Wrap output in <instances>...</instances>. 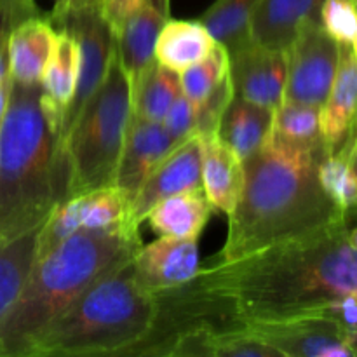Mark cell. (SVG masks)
I'll use <instances>...</instances> for the list:
<instances>
[{
    "label": "cell",
    "instance_id": "cell-2",
    "mask_svg": "<svg viewBox=\"0 0 357 357\" xmlns=\"http://www.w3.org/2000/svg\"><path fill=\"white\" fill-rule=\"evenodd\" d=\"M326 153V146L302 149L268 136L244 160L243 194L229 215V236L216 264L298 239L338 220H352L338 211L321 187L319 162Z\"/></svg>",
    "mask_w": 357,
    "mask_h": 357
},
{
    "label": "cell",
    "instance_id": "cell-35",
    "mask_svg": "<svg viewBox=\"0 0 357 357\" xmlns=\"http://www.w3.org/2000/svg\"><path fill=\"white\" fill-rule=\"evenodd\" d=\"M82 9H96L98 10V0H54V9L49 14V20H56L65 14L73 13V10Z\"/></svg>",
    "mask_w": 357,
    "mask_h": 357
},
{
    "label": "cell",
    "instance_id": "cell-19",
    "mask_svg": "<svg viewBox=\"0 0 357 357\" xmlns=\"http://www.w3.org/2000/svg\"><path fill=\"white\" fill-rule=\"evenodd\" d=\"M201 176L211 208L229 216L243 194L244 162L216 135L201 138Z\"/></svg>",
    "mask_w": 357,
    "mask_h": 357
},
{
    "label": "cell",
    "instance_id": "cell-27",
    "mask_svg": "<svg viewBox=\"0 0 357 357\" xmlns=\"http://www.w3.org/2000/svg\"><path fill=\"white\" fill-rule=\"evenodd\" d=\"M181 94L180 77L153 58L131 86V112L149 121L162 122L173 101Z\"/></svg>",
    "mask_w": 357,
    "mask_h": 357
},
{
    "label": "cell",
    "instance_id": "cell-9",
    "mask_svg": "<svg viewBox=\"0 0 357 357\" xmlns=\"http://www.w3.org/2000/svg\"><path fill=\"white\" fill-rule=\"evenodd\" d=\"M129 211H131V201L115 185L66 199L56 206L47 222L42 225L37 237L35 258L47 255L77 230L108 229L117 225L132 227L129 223Z\"/></svg>",
    "mask_w": 357,
    "mask_h": 357
},
{
    "label": "cell",
    "instance_id": "cell-11",
    "mask_svg": "<svg viewBox=\"0 0 357 357\" xmlns=\"http://www.w3.org/2000/svg\"><path fill=\"white\" fill-rule=\"evenodd\" d=\"M234 91L243 100L275 110L284 100L286 51L261 47L250 38L229 51Z\"/></svg>",
    "mask_w": 357,
    "mask_h": 357
},
{
    "label": "cell",
    "instance_id": "cell-30",
    "mask_svg": "<svg viewBox=\"0 0 357 357\" xmlns=\"http://www.w3.org/2000/svg\"><path fill=\"white\" fill-rule=\"evenodd\" d=\"M230 72V56L223 44L216 42L206 58L187 70L178 73L181 93L194 105L201 103L218 82H222Z\"/></svg>",
    "mask_w": 357,
    "mask_h": 357
},
{
    "label": "cell",
    "instance_id": "cell-3",
    "mask_svg": "<svg viewBox=\"0 0 357 357\" xmlns=\"http://www.w3.org/2000/svg\"><path fill=\"white\" fill-rule=\"evenodd\" d=\"M142 248L129 225L84 229L35 258L20 296L0 324V357H28L45 328L93 282Z\"/></svg>",
    "mask_w": 357,
    "mask_h": 357
},
{
    "label": "cell",
    "instance_id": "cell-6",
    "mask_svg": "<svg viewBox=\"0 0 357 357\" xmlns=\"http://www.w3.org/2000/svg\"><path fill=\"white\" fill-rule=\"evenodd\" d=\"M129 114L131 86L115 49L105 79L61 142L65 201L115 183Z\"/></svg>",
    "mask_w": 357,
    "mask_h": 357
},
{
    "label": "cell",
    "instance_id": "cell-18",
    "mask_svg": "<svg viewBox=\"0 0 357 357\" xmlns=\"http://www.w3.org/2000/svg\"><path fill=\"white\" fill-rule=\"evenodd\" d=\"M237 328H213L208 324L194 326L176 335L162 356L178 357H281L278 351L255 337L250 330L237 323Z\"/></svg>",
    "mask_w": 357,
    "mask_h": 357
},
{
    "label": "cell",
    "instance_id": "cell-7",
    "mask_svg": "<svg viewBox=\"0 0 357 357\" xmlns=\"http://www.w3.org/2000/svg\"><path fill=\"white\" fill-rule=\"evenodd\" d=\"M284 100L321 108L333 84L340 56V44L312 21L298 31L288 51Z\"/></svg>",
    "mask_w": 357,
    "mask_h": 357
},
{
    "label": "cell",
    "instance_id": "cell-42",
    "mask_svg": "<svg viewBox=\"0 0 357 357\" xmlns=\"http://www.w3.org/2000/svg\"><path fill=\"white\" fill-rule=\"evenodd\" d=\"M2 241H3V239H2V237H0V243H2Z\"/></svg>",
    "mask_w": 357,
    "mask_h": 357
},
{
    "label": "cell",
    "instance_id": "cell-15",
    "mask_svg": "<svg viewBox=\"0 0 357 357\" xmlns=\"http://www.w3.org/2000/svg\"><path fill=\"white\" fill-rule=\"evenodd\" d=\"M169 20V0H143L114 35L119 61L129 86L136 82L152 63L155 42Z\"/></svg>",
    "mask_w": 357,
    "mask_h": 357
},
{
    "label": "cell",
    "instance_id": "cell-31",
    "mask_svg": "<svg viewBox=\"0 0 357 357\" xmlns=\"http://www.w3.org/2000/svg\"><path fill=\"white\" fill-rule=\"evenodd\" d=\"M234 96H236V91H234L232 77L229 72V75L222 82L216 84L215 89L201 103L195 105V135L201 138L215 136L218 132L223 112L227 110Z\"/></svg>",
    "mask_w": 357,
    "mask_h": 357
},
{
    "label": "cell",
    "instance_id": "cell-37",
    "mask_svg": "<svg viewBox=\"0 0 357 357\" xmlns=\"http://www.w3.org/2000/svg\"><path fill=\"white\" fill-rule=\"evenodd\" d=\"M10 84H13V80H10L9 75L0 79V126H2V121L7 112V105H9Z\"/></svg>",
    "mask_w": 357,
    "mask_h": 357
},
{
    "label": "cell",
    "instance_id": "cell-34",
    "mask_svg": "<svg viewBox=\"0 0 357 357\" xmlns=\"http://www.w3.org/2000/svg\"><path fill=\"white\" fill-rule=\"evenodd\" d=\"M35 0H0V28L2 30H13L28 17L38 16Z\"/></svg>",
    "mask_w": 357,
    "mask_h": 357
},
{
    "label": "cell",
    "instance_id": "cell-26",
    "mask_svg": "<svg viewBox=\"0 0 357 357\" xmlns=\"http://www.w3.org/2000/svg\"><path fill=\"white\" fill-rule=\"evenodd\" d=\"M42 225L0 243V324L20 296L37 257Z\"/></svg>",
    "mask_w": 357,
    "mask_h": 357
},
{
    "label": "cell",
    "instance_id": "cell-12",
    "mask_svg": "<svg viewBox=\"0 0 357 357\" xmlns=\"http://www.w3.org/2000/svg\"><path fill=\"white\" fill-rule=\"evenodd\" d=\"M199 239L159 236L139 248L131 260L136 282L153 295L174 291L197 275Z\"/></svg>",
    "mask_w": 357,
    "mask_h": 357
},
{
    "label": "cell",
    "instance_id": "cell-32",
    "mask_svg": "<svg viewBox=\"0 0 357 357\" xmlns=\"http://www.w3.org/2000/svg\"><path fill=\"white\" fill-rule=\"evenodd\" d=\"M321 24L338 44H352L357 35V14L352 0H324Z\"/></svg>",
    "mask_w": 357,
    "mask_h": 357
},
{
    "label": "cell",
    "instance_id": "cell-29",
    "mask_svg": "<svg viewBox=\"0 0 357 357\" xmlns=\"http://www.w3.org/2000/svg\"><path fill=\"white\" fill-rule=\"evenodd\" d=\"M258 3L260 0H216L199 21L216 42L232 51L248 38V24Z\"/></svg>",
    "mask_w": 357,
    "mask_h": 357
},
{
    "label": "cell",
    "instance_id": "cell-17",
    "mask_svg": "<svg viewBox=\"0 0 357 357\" xmlns=\"http://www.w3.org/2000/svg\"><path fill=\"white\" fill-rule=\"evenodd\" d=\"M79 66V42L68 30L59 28L54 49H52L51 58H49L44 75L40 79L42 108L47 115L52 129L58 135V146L65 114L72 103L73 94H75Z\"/></svg>",
    "mask_w": 357,
    "mask_h": 357
},
{
    "label": "cell",
    "instance_id": "cell-23",
    "mask_svg": "<svg viewBox=\"0 0 357 357\" xmlns=\"http://www.w3.org/2000/svg\"><path fill=\"white\" fill-rule=\"evenodd\" d=\"M211 211L204 190L197 188L166 197L150 209L145 220L157 236L199 239Z\"/></svg>",
    "mask_w": 357,
    "mask_h": 357
},
{
    "label": "cell",
    "instance_id": "cell-10",
    "mask_svg": "<svg viewBox=\"0 0 357 357\" xmlns=\"http://www.w3.org/2000/svg\"><path fill=\"white\" fill-rule=\"evenodd\" d=\"M241 324L281 357H354L344 328L317 314Z\"/></svg>",
    "mask_w": 357,
    "mask_h": 357
},
{
    "label": "cell",
    "instance_id": "cell-38",
    "mask_svg": "<svg viewBox=\"0 0 357 357\" xmlns=\"http://www.w3.org/2000/svg\"><path fill=\"white\" fill-rule=\"evenodd\" d=\"M345 340H347V345L352 351V354L357 356V328L356 330L345 331Z\"/></svg>",
    "mask_w": 357,
    "mask_h": 357
},
{
    "label": "cell",
    "instance_id": "cell-21",
    "mask_svg": "<svg viewBox=\"0 0 357 357\" xmlns=\"http://www.w3.org/2000/svg\"><path fill=\"white\" fill-rule=\"evenodd\" d=\"M357 112V58L351 44H340L337 73L321 107V135L328 152L340 146Z\"/></svg>",
    "mask_w": 357,
    "mask_h": 357
},
{
    "label": "cell",
    "instance_id": "cell-25",
    "mask_svg": "<svg viewBox=\"0 0 357 357\" xmlns=\"http://www.w3.org/2000/svg\"><path fill=\"white\" fill-rule=\"evenodd\" d=\"M319 181L338 211L351 218L357 215V139L345 138L338 149L323 157Z\"/></svg>",
    "mask_w": 357,
    "mask_h": 357
},
{
    "label": "cell",
    "instance_id": "cell-24",
    "mask_svg": "<svg viewBox=\"0 0 357 357\" xmlns=\"http://www.w3.org/2000/svg\"><path fill=\"white\" fill-rule=\"evenodd\" d=\"M216 40L201 21L167 20L155 42L153 58L180 73L211 52Z\"/></svg>",
    "mask_w": 357,
    "mask_h": 357
},
{
    "label": "cell",
    "instance_id": "cell-22",
    "mask_svg": "<svg viewBox=\"0 0 357 357\" xmlns=\"http://www.w3.org/2000/svg\"><path fill=\"white\" fill-rule=\"evenodd\" d=\"M272 117L274 110L243 100L236 94L227 110L223 112L216 136L244 162L248 157L257 153L268 139Z\"/></svg>",
    "mask_w": 357,
    "mask_h": 357
},
{
    "label": "cell",
    "instance_id": "cell-16",
    "mask_svg": "<svg viewBox=\"0 0 357 357\" xmlns=\"http://www.w3.org/2000/svg\"><path fill=\"white\" fill-rule=\"evenodd\" d=\"M324 0H260L248 24L253 44L274 51H288L298 31L312 21H321Z\"/></svg>",
    "mask_w": 357,
    "mask_h": 357
},
{
    "label": "cell",
    "instance_id": "cell-41",
    "mask_svg": "<svg viewBox=\"0 0 357 357\" xmlns=\"http://www.w3.org/2000/svg\"><path fill=\"white\" fill-rule=\"evenodd\" d=\"M352 3H354V9H356V14H357V0H352Z\"/></svg>",
    "mask_w": 357,
    "mask_h": 357
},
{
    "label": "cell",
    "instance_id": "cell-5",
    "mask_svg": "<svg viewBox=\"0 0 357 357\" xmlns=\"http://www.w3.org/2000/svg\"><path fill=\"white\" fill-rule=\"evenodd\" d=\"M131 260L77 296L45 328L28 357L131 356L145 344L159 319L160 295L136 282Z\"/></svg>",
    "mask_w": 357,
    "mask_h": 357
},
{
    "label": "cell",
    "instance_id": "cell-4",
    "mask_svg": "<svg viewBox=\"0 0 357 357\" xmlns=\"http://www.w3.org/2000/svg\"><path fill=\"white\" fill-rule=\"evenodd\" d=\"M40 82L10 84L0 126V237L44 225L66 197L58 135L42 108Z\"/></svg>",
    "mask_w": 357,
    "mask_h": 357
},
{
    "label": "cell",
    "instance_id": "cell-28",
    "mask_svg": "<svg viewBox=\"0 0 357 357\" xmlns=\"http://www.w3.org/2000/svg\"><path fill=\"white\" fill-rule=\"evenodd\" d=\"M271 136L302 149L326 146L321 135V108L282 101L274 110Z\"/></svg>",
    "mask_w": 357,
    "mask_h": 357
},
{
    "label": "cell",
    "instance_id": "cell-8",
    "mask_svg": "<svg viewBox=\"0 0 357 357\" xmlns=\"http://www.w3.org/2000/svg\"><path fill=\"white\" fill-rule=\"evenodd\" d=\"M51 23L68 30L77 38L80 49V66L75 94H73L72 103L65 114L61 135H59V155H61L63 138L72 128L75 119L79 117L86 101L93 96L94 91L100 87L101 80L105 79V73H107L110 59L115 52V37L100 10L96 9L73 10L65 16L51 20Z\"/></svg>",
    "mask_w": 357,
    "mask_h": 357
},
{
    "label": "cell",
    "instance_id": "cell-14",
    "mask_svg": "<svg viewBox=\"0 0 357 357\" xmlns=\"http://www.w3.org/2000/svg\"><path fill=\"white\" fill-rule=\"evenodd\" d=\"M178 145L180 143L169 135L162 122L149 121L131 112L114 185L132 201L153 167Z\"/></svg>",
    "mask_w": 357,
    "mask_h": 357
},
{
    "label": "cell",
    "instance_id": "cell-39",
    "mask_svg": "<svg viewBox=\"0 0 357 357\" xmlns=\"http://www.w3.org/2000/svg\"><path fill=\"white\" fill-rule=\"evenodd\" d=\"M349 243L352 244V248H356L357 250V225L352 227V229H349Z\"/></svg>",
    "mask_w": 357,
    "mask_h": 357
},
{
    "label": "cell",
    "instance_id": "cell-33",
    "mask_svg": "<svg viewBox=\"0 0 357 357\" xmlns=\"http://www.w3.org/2000/svg\"><path fill=\"white\" fill-rule=\"evenodd\" d=\"M162 124L178 143H183L195 135V105L181 93L166 112Z\"/></svg>",
    "mask_w": 357,
    "mask_h": 357
},
{
    "label": "cell",
    "instance_id": "cell-1",
    "mask_svg": "<svg viewBox=\"0 0 357 357\" xmlns=\"http://www.w3.org/2000/svg\"><path fill=\"white\" fill-rule=\"evenodd\" d=\"M349 229L351 220H338L250 257L199 268L185 286L229 303L237 323L302 316L331 300L357 296V250Z\"/></svg>",
    "mask_w": 357,
    "mask_h": 357
},
{
    "label": "cell",
    "instance_id": "cell-20",
    "mask_svg": "<svg viewBox=\"0 0 357 357\" xmlns=\"http://www.w3.org/2000/svg\"><path fill=\"white\" fill-rule=\"evenodd\" d=\"M58 30L47 16L28 17L9 33V77L13 82H40L54 49Z\"/></svg>",
    "mask_w": 357,
    "mask_h": 357
},
{
    "label": "cell",
    "instance_id": "cell-13",
    "mask_svg": "<svg viewBox=\"0 0 357 357\" xmlns=\"http://www.w3.org/2000/svg\"><path fill=\"white\" fill-rule=\"evenodd\" d=\"M202 188L201 138L190 136L167 153L149 174L131 201L129 223L139 229L150 209L166 197Z\"/></svg>",
    "mask_w": 357,
    "mask_h": 357
},
{
    "label": "cell",
    "instance_id": "cell-40",
    "mask_svg": "<svg viewBox=\"0 0 357 357\" xmlns=\"http://www.w3.org/2000/svg\"><path fill=\"white\" fill-rule=\"evenodd\" d=\"M352 51H354V54H356V58H357V35H356V38L354 40H352Z\"/></svg>",
    "mask_w": 357,
    "mask_h": 357
},
{
    "label": "cell",
    "instance_id": "cell-36",
    "mask_svg": "<svg viewBox=\"0 0 357 357\" xmlns=\"http://www.w3.org/2000/svg\"><path fill=\"white\" fill-rule=\"evenodd\" d=\"M9 30H2L0 28V79L9 75Z\"/></svg>",
    "mask_w": 357,
    "mask_h": 357
}]
</instances>
